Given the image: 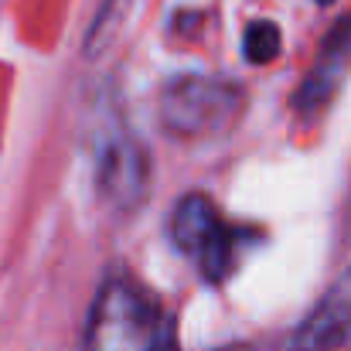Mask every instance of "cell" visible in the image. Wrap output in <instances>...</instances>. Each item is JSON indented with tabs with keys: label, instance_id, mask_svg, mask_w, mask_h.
Returning a JSON list of instances; mask_svg holds the SVG:
<instances>
[{
	"label": "cell",
	"instance_id": "cell-1",
	"mask_svg": "<svg viewBox=\"0 0 351 351\" xmlns=\"http://www.w3.org/2000/svg\"><path fill=\"white\" fill-rule=\"evenodd\" d=\"M89 154H93V184L99 202L113 215H133L147 198L150 164L143 143L136 140L133 126L126 123L113 99H103L96 106Z\"/></svg>",
	"mask_w": 351,
	"mask_h": 351
},
{
	"label": "cell",
	"instance_id": "cell-2",
	"mask_svg": "<svg viewBox=\"0 0 351 351\" xmlns=\"http://www.w3.org/2000/svg\"><path fill=\"white\" fill-rule=\"evenodd\" d=\"M86 351H171L154 297L130 276L106 280L89 314Z\"/></svg>",
	"mask_w": 351,
	"mask_h": 351
},
{
	"label": "cell",
	"instance_id": "cell-3",
	"mask_svg": "<svg viewBox=\"0 0 351 351\" xmlns=\"http://www.w3.org/2000/svg\"><path fill=\"white\" fill-rule=\"evenodd\" d=\"M242 113V89L219 75H178L160 89L157 117L178 140H208Z\"/></svg>",
	"mask_w": 351,
	"mask_h": 351
},
{
	"label": "cell",
	"instance_id": "cell-4",
	"mask_svg": "<svg viewBox=\"0 0 351 351\" xmlns=\"http://www.w3.org/2000/svg\"><path fill=\"white\" fill-rule=\"evenodd\" d=\"M171 239L208 283H222L239 259V232L205 195H184L171 212Z\"/></svg>",
	"mask_w": 351,
	"mask_h": 351
},
{
	"label": "cell",
	"instance_id": "cell-5",
	"mask_svg": "<svg viewBox=\"0 0 351 351\" xmlns=\"http://www.w3.org/2000/svg\"><path fill=\"white\" fill-rule=\"evenodd\" d=\"M351 72V17H345L341 24L331 27V34L324 38L314 65L307 69L297 96H293V106L297 113L304 117H317L341 89L345 75Z\"/></svg>",
	"mask_w": 351,
	"mask_h": 351
},
{
	"label": "cell",
	"instance_id": "cell-6",
	"mask_svg": "<svg viewBox=\"0 0 351 351\" xmlns=\"http://www.w3.org/2000/svg\"><path fill=\"white\" fill-rule=\"evenodd\" d=\"M345 338H351V269L331 287L321 307L307 317L297 348L300 351H335Z\"/></svg>",
	"mask_w": 351,
	"mask_h": 351
},
{
	"label": "cell",
	"instance_id": "cell-7",
	"mask_svg": "<svg viewBox=\"0 0 351 351\" xmlns=\"http://www.w3.org/2000/svg\"><path fill=\"white\" fill-rule=\"evenodd\" d=\"M130 7H133V0H106L103 3V10H99V17H96V24L89 31V41H86V55L89 58H96L99 51H106L117 41V34L123 31V24L130 17Z\"/></svg>",
	"mask_w": 351,
	"mask_h": 351
},
{
	"label": "cell",
	"instance_id": "cell-8",
	"mask_svg": "<svg viewBox=\"0 0 351 351\" xmlns=\"http://www.w3.org/2000/svg\"><path fill=\"white\" fill-rule=\"evenodd\" d=\"M280 48H283V34H280V27L273 21H252L245 27V34H242V51H245V58L252 65L273 62L280 55Z\"/></svg>",
	"mask_w": 351,
	"mask_h": 351
},
{
	"label": "cell",
	"instance_id": "cell-9",
	"mask_svg": "<svg viewBox=\"0 0 351 351\" xmlns=\"http://www.w3.org/2000/svg\"><path fill=\"white\" fill-rule=\"evenodd\" d=\"M317 3H328V0H317Z\"/></svg>",
	"mask_w": 351,
	"mask_h": 351
}]
</instances>
